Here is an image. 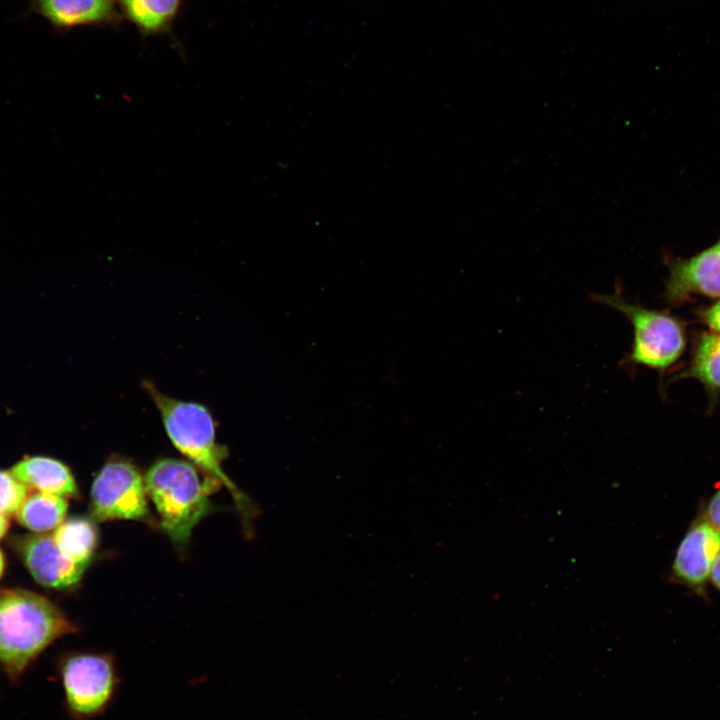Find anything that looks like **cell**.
Returning <instances> with one entry per match:
<instances>
[{"instance_id":"1","label":"cell","mask_w":720,"mask_h":720,"mask_svg":"<svg viewBox=\"0 0 720 720\" xmlns=\"http://www.w3.org/2000/svg\"><path fill=\"white\" fill-rule=\"evenodd\" d=\"M143 387L160 413L164 429L175 448L218 487L225 486L241 517L243 530L252 533L257 509L222 467L227 449L216 441V423L209 409L196 402L168 396L150 381Z\"/></svg>"},{"instance_id":"2","label":"cell","mask_w":720,"mask_h":720,"mask_svg":"<svg viewBox=\"0 0 720 720\" xmlns=\"http://www.w3.org/2000/svg\"><path fill=\"white\" fill-rule=\"evenodd\" d=\"M77 628L51 601L21 589H0V666L17 681L55 640Z\"/></svg>"},{"instance_id":"3","label":"cell","mask_w":720,"mask_h":720,"mask_svg":"<svg viewBox=\"0 0 720 720\" xmlns=\"http://www.w3.org/2000/svg\"><path fill=\"white\" fill-rule=\"evenodd\" d=\"M144 479L160 516V528L179 551H184L194 527L211 511L209 490L217 485L208 479L202 481L191 462L175 458L155 461Z\"/></svg>"},{"instance_id":"4","label":"cell","mask_w":720,"mask_h":720,"mask_svg":"<svg viewBox=\"0 0 720 720\" xmlns=\"http://www.w3.org/2000/svg\"><path fill=\"white\" fill-rule=\"evenodd\" d=\"M593 299L622 313L633 328V340L623 364L644 366L664 374L683 354L687 334L685 324L669 312L649 309L628 302L617 286L612 294Z\"/></svg>"},{"instance_id":"5","label":"cell","mask_w":720,"mask_h":720,"mask_svg":"<svg viewBox=\"0 0 720 720\" xmlns=\"http://www.w3.org/2000/svg\"><path fill=\"white\" fill-rule=\"evenodd\" d=\"M58 671L66 711L75 720L103 715L121 683L115 658L110 653H70L61 659Z\"/></svg>"},{"instance_id":"6","label":"cell","mask_w":720,"mask_h":720,"mask_svg":"<svg viewBox=\"0 0 720 720\" xmlns=\"http://www.w3.org/2000/svg\"><path fill=\"white\" fill-rule=\"evenodd\" d=\"M144 476L126 458L108 459L91 487V513L97 521L135 520L154 524Z\"/></svg>"},{"instance_id":"7","label":"cell","mask_w":720,"mask_h":720,"mask_svg":"<svg viewBox=\"0 0 720 720\" xmlns=\"http://www.w3.org/2000/svg\"><path fill=\"white\" fill-rule=\"evenodd\" d=\"M664 299L680 305L692 295L720 299V239L687 259H670Z\"/></svg>"},{"instance_id":"8","label":"cell","mask_w":720,"mask_h":720,"mask_svg":"<svg viewBox=\"0 0 720 720\" xmlns=\"http://www.w3.org/2000/svg\"><path fill=\"white\" fill-rule=\"evenodd\" d=\"M18 551L32 577L42 586L68 588L79 582L86 565L70 560L51 535H29L18 542Z\"/></svg>"},{"instance_id":"9","label":"cell","mask_w":720,"mask_h":720,"mask_svg":"<svg viewBox=\"0 0 720 720\" xmlns=\"http://www.w3.org/2000/svg\"><path fill=\"white\" fill-rule=\"evenodd\" d=\"M720 554V530L708 520L696 522L675 554L672 571L681 582L699 587L706 582Z\"/></svg>"},{"instance_id":"10","label":"cell","mask_w":720,"mask_h":720,"mask_svg":"<svg viewBox=\"0 0 720 720\" xmlns=\"http://www.w3.org/2000/svg\"><path fill=\"white\" fill-rule=\"evenodd\" d=\"M33 9L57 28L117 23L114 0H32Z\"/></svg>"},{"instance_id":"11","label":"cell","mask_w":720,"mask_h":720,"mask_svg":"<svg viewBox=\"0 0 720 720\" xmlns=\"http://www.w3.org/2000/svg\"><path fill=\"white\" fill-rule=\"evenodd\" d=\"M11 473L28 488L62 497H75L78 488L70 469L61 461L43 456L24 457Z\"/></svg>"},{"instance_id":"12","label":"cell","mask_w":720,"mask_h":720,"mask_svg":"<svg viewBox=\"0 0 720 720\" xmlns=\"http://www.w3.org/2000/svg\"><path fill=\"white\" fill-rule=\"evenodd\" d=\"M677 378L696 379L711 398L720 396V333L702 332L696 337L690 361Z\"/></svg>"},{"instance_id":"13","label":"cell","mask_w":720,"mask_h":720,"mask_svg":"<svg viewBox=\"0 0 720 720\" xmlns=\"http://www.w3.org/2000/svg\"><path fill=\"white\" fill-rule=\"evenodd\" d=\"M122 14L144 35L166 32L172 25L181 0H116Z\"/></svg>"},{"instance_id":"14","label":"cell","mask_w":720,"mask_h":720,"mask_svg":"<svg viewBox=\"0 0 720 720\" xmlns=\"http://www.w3.org/2000/svg\"><path fill=\"white\" fill-rule=\"evenodd\" d=\"M67 508L66 497L36 491L27 495L16 515L23 526L43 533L63 522Z\"/></svg>"},{"instance_id":"15","label":"cell","mask_w":720,"mask_h":720,"mask_svg":"<svg viewBox=\"0 0 720 720\" xmlns=\"http://www.w3.org/2000/svg\"><path fill=\"white\" fill-rule=\"evenodd\" d=\"M61 551L73 562L88 565L98 544V532L93 521L73 517L63 521L53 535Z\"/></svg>"},{"instance_id":"16","label":"cell","mask_w":720,"mask_h":720,"mask_svg":"<svg viewBox=\"0 0 720 720\" xmlns=\"http://www.w3.org/2000/svg\"><path fill=\"white\" fill-rule=\"evenodd\" d=\"M28 495V487L10 472L0 471V513L11 516L17 513Z\"/></svg>"},{"instance_id":"17","label":"cell","mask_w":720,"mask_h":720,"mask_svg":"<svg viewBox=\"0 0 720 720\" xmlns=\"http://www.w3.org/2000/svg\"><path fill=\"white\" fill-rule=\"evenodd\" d=\"M697 314L712 332L720 333V299L711 306L698 310Z\"/></svg>"},{"instance_id":"18","label":"cell","mask_w":720,"mask_h":720,"mask_svg":"<svg viewBox=\"0 0 720 720\" xmlns=\"http://www.w3.org/2000/svg\"><path fill=\"white\" fill-rule=\"evenodd\" d=\"M706 515L707 520L720 530V489L710 499Z\"/></svg>"},{"instance_id":"19","label":"cell","mask_w":720,"mask_h":720,"mask_svg":"<svg viewBox=\"0 0 720 720\" xmlns=\"http://www.w3.org/2000/svg\"><path fill=\"white\" fill-rule=\"evenodd\" d=\"M710 577L713 584L720 590V554L713 565Z\"/></svg>"},{"instance_id":"20","label":"cell","mask_w":720,"mask_h":720,"mask_svg":"<svg viewBox=\"0 0 720 720\" xmlns=\"http://www.w3.org/2000/svg\"><path fill=\"white\" fill-rule=\"evenodd\" d=\"M9 526L7 517L0 513V539L5 535Z\"/></svg>"},{"instance_id":"21","label":"cell","mask_w":720,"mask_h":720,"mask_svg":"<svg viewBox=\"0 0 720 720\" xmlns=\"http://www.w3.org/2000/svg\"><path fill=\"white\" fill-rule=\"evenodd\" d=\"M3 570H4V558H3L2 552L0 551V578L3 574Z\"/></svg>"}]
</instances>
